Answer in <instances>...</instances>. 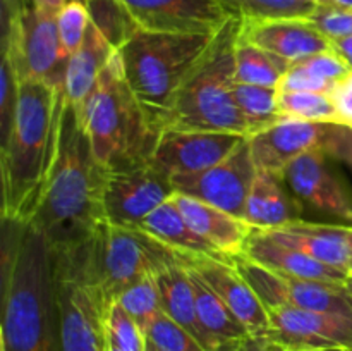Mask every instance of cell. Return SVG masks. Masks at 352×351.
I'll return each instance as SVG.
<instances>
[{
    "label": "cell",
    "mask_w": 352,
    "mask_h": 351,
    "mask_svg": "<svg viewBox=\"0 0 352 351\" xmlns=\"http://www.w3.org/2000/svg\"><path fill=\"white\" fill-rule=\"evenodd\" d=\"M2 222L0 351H60L54 248L28 224Z\"/></svg>",
    "instance_id": "6da1fadb"
},
{
    "label": "cell",
    "mask_w": 352,
    "mask_h": 351,
    "mask_svg": "<svg viewBox=\"0 0 352 351\" xmlns=\"http://www.w3.org/2000/svg\"><path fill=\"white\" fill-rule=\"evenodd\" d=\"M105 179L107 171L93 155L79 107L65 98L62 88L54 167L36 210L24 224L43 234L57 253L71 250L105 222Z\"/></svg>",
    "instance_id": "7a4b0ae2"
},
{
    "label": "cell",
    "mask_w": 352,
    "mask_h": 351,
    "mask_svg": "<svg viewBox=\"0 0 352 351\" xmlns=\"http://www.w3.org/2000/svg\"><path fill=\"white\" fill-rule=\"evenodd\" d=\"M62 85L21 79L12 126L0 141L2 220L24 224L40 203L58 145Z\"/></svg>",
    "instance_id": "3957f363"
},
{
    "label": "cell",
    "mask_w": 352,
    "mask_h": 351,
    "mask_svg": "<svg viewBox=\"0 0 352 351\" xmlns=\"http://www.w3.org/2000/svg\"><path fill=\"white\" fill-rule=\"evenodd\" d=\"M79 112L93 155L105 171L150 160L162 129L131 89L117 52Z\"/></svg>",
    "instance_id": "277c9868"
},
{
    "label": "cell",
    "mask_w": 352,
    "mask_h": 351,
    "mask_svg": "<svg viewBox=\"0 0 352 351\" xmlns=\"http://www.w3.org/2000/svg\"><path fill=\"white\" fill-rule=\"evenodd\" d=\"M243 21L229 17L172 98L164 127L213 131L248 138V124L234 95L236 52ZM162 127V129H164Z\"/></svg>",
    "instance_id": "5b68a950"
},
{
    "label": "cell",
    "mask_w": 352,
    "mask_h": 351,
    "mask_svg": "<svg viewBox=\"0 0 352 351\" xmlns=\"http://www.w3.org/2000/svg\"><path fill=\"white\" fill-rule=\"evenodd\" d=\"M213 38L215 33H160L136 28L117 47L131 89L160 129L175 92Z\"/></svg>",
    "instance_id": "8992f818"
},
{
    "label": "cell",
    "mask_w": 352,
    "mask_h": 351,
    "mask_svg": "<svg viewBox=\"0 0 352 351\" xmlns=\"http://www.w3.org/2000/svg\"><path fill=\"white\" fill-rule=\"evenodd\" d=\"M79 275L95 286L109 303L148 274L174 260V250L141 229L102 222L85 241L65 251H55Z\"/></svg>",
    "instance_id": "52a82bcc"
},
{
    "label": "cell",
    "mask_w": 352,
    "mask_h": 351,
    "mask_svg": "<svg viewBox=\"0 0 352 351\" xmlns=\"http://www.w3.org/2000/svg\"><path fill=\"white\" fill-rule=\"evenodd\" d=\"M2 52L19 79L64 83L67 57L62 52L57 14L40 9L33 0L3 9Z\"/></svg>",
    "instance_id": "ba28073f"
},
{
    "label": "cell",
    "mask_w": 352,
    "mask_h": 351,
    "mask_svg": "<svg viewBox=\"0 0 352 351\" xmlns=\"http://www.w3.org/2000/svg\"><path fill=\"white\" fill-rule=\"evenodd\" d=\"M55 265L60 351H107L105 313L110 303L58 255Z\"/></svg>",
    "instance_id": "9c48e42d"
},
{
    "label": "cell",
    "mask_w": 352,
    "mask_h": 351,
    "mask_svg": "<svg viewBox=\"0 0 352 351\" xmlns=\"http://www.w3.org/2000/svg\"><path fill=\"white\" fill-rule=\"evenodd\" d=\"M232 260L267 308L289 303L299 308L352 317V295L346 282L289 277L246 257Z\"/></svg>",
    "instance_id": "30bf717a"
},
{
    "label": "cell",
    "mask_w": 352,
    "mask_h": 351,
    "mask_svg": "<svg viewBox=\"0 0 352 351\" xmlns=\"http://www.w3.org/2000/svg\"><path fill=\"white\" fill-rule=\"evenodd\" d=\"M167 176L151 164L107 171L103 213L107 222L127 229H141L144 219L174 195Z\"/></svg>",
    "instance_id": "8fae6325"
},
{
    "label": "cell",
    "mask_w": 352,
    "mask_h": 351,
    "mask_svg": "<svg viewBox=\"0 0 352 351\" xmlns=\"http://www.w3.org/2000/svg\"><path fill=\"white\" fill-rule=\"evenodd\" d=\"M268 310L267 337L287 351H352V317L280 303Z\"/></svg>",
    "instance_id": "7c38bea8"
},
{
    "label": "cell",
    "mask_w": 352,
    "mask_h": 351,
    "mask_svg": "<svg viewBox=\"0 0 352 351\" xmlns=\"http://www.w3.org/2000/svg\"><path fill=\"white\" fill-rule=\"evenodd\" d=\"M256 172L246 138L229 157L213 167L196 174L179 176L170 182L175 193L201 200L243 219Z\"/></svg>",
    "instance_id": "4fadbf2b"
},
{
    "label": "cell",
    "mask_w": 352,
    "mask_h": 351,
    "mask_svg": "<svg viewBox=\"0 0 352 351\" xmlns=\"http://www.w3.org/2000/svg\"><path fill=\"white\" fill-rule=\"evenodd\" d=\"M244 140L239 134L164 127L148 164L168 179L196 174L229 157Z\"/></svg>",
    "instance_id": "5bb4252c"
},
{
    "label": "cell",
    "mask_w": 352,
    "mask_h": 351,
    "mask_svg": "<svg viewBox=\"0 0 352 351\" xmlns=\"http://www.w3.org/2000/svg\"><path fill=\"white\" fill-rule=\"evenodd\" d=\"M177 260L201 275L203 281L227 303L234 315L253 336H267L270 317L267 306L254 292L232 258L212 255H191L174 251Z\"/></svg>",
    "instance_id": "9a60e30c"
},
{
    "label": "cell",
    "mask_w": 352,
    "mask_h": 351,
    "mask_svg": "<svg viewBox=\"0 0 352 351\" xmlns=\"http://www.w3.org/2000/svg\"><path fill=\"white\" fill-rule=\"evenodd\" d=\"M138 28L160 33L212 34L229 17L219 0H120Z\"/></svg>",
    "instance_id": "2e32d148"
},
{
    "label": "cell",
    "mask_w": 352,
    "mask_h": 351,
    "mask_svg": "<svg viewBox=\"0 0 352 351\" xmlns=\"http://www.w3.org/2000/svg\"><path fill=\"white\" fill-rule=\"evenodd\" d=\"M329 158L322 148H315L292 160L282 176L299 202L352 224V198L329 167Z\"/></svg>",
    "instance_id": "e0dca14e"
},
{
    "label": "cell",
    "mask_w": 352,
    "mask_h": 351,
    "mask_svg": "<svg viewBox=\"0 0 352 351\" xmlns=\"http://www.w3.org/2000/svg\"><path fill=\"white\" fill-rule=\"evenodd\" d=\"M332 123L280 117L277 123L248 138L258 171L284 174L285 167L299 155L322 148L332 131Z\"/></svg>",
    "instance_id": "ac0fdd59"
},
{
    "label": "cell",
    "mask_w": 352,
    "mask_h": 351,
    "mask_svg": "<svg viewBox=\"0 0 352 351\" xmlns=\"http://www.w3.org/2000/svg\"><path fill=\"white\" fill-rule=\"evenodd\" d=\"M243 21V19H241ZM241 38L289 64L330 50V40L309 19L243 21Z\"/></svg>",
    "instance_id": "d6986e66"
},
{
    "label": "cell",
    "mask_w": 352,
    "mask_h": 351,
    "mask_svg": "<svg viewBox=\"0 0 352 351\" xmlns=\"http://www.w3.org/2000/svg\"><path fill=\"white\" fill-rule=\"evenodd\" d=\"M272 240L305 251L309 257L349 274L352 258V226L292 220L274 229H260Z\"/></svg>",
    "instance_id": "ffe728a7"
},
{
    "label": "cell",
    "mask_w": 352,
    "mask_h": 351,
    "mask_svg": "<svg viewBox=\"0 0 352 351\" xmlns=\"http://www.w3.org/2000/svg\"><path fill=\"white\" fill-rule=\"evenodd\" d=\"M174 202L189 226L220 255L227 258L243 257L254 227L241 217L232 215L215 205L174 193Z\"/></svg>",
    "instance_id": "44dd1931"
},
{
    "label": "cell",
    "mask_w": 352,
    "mask_h": 351,
    "mask_svg": "<svg viewBox=\"0 0 352 351\" xmlns=\"http://www.w3.org/2000/svg\"><path fill=\"white\" fill-rule=\"evenodd\" d=\"M243 257L250 258L254 264H260L277 274L298 279H315V281L346 282L349 274L336 267L323 264L309 257L305 251L282 244L272 240L260 229H254L246 244Z\"/></svg>",
    "instance_id": "7402d4cb"
},
{
    "label": "cell",
    "mask_w": 352,
    "mask_h": 351,
    "mask_svg": "<svg viewBox=\"0 0 352 351\" xmlns=\"http://www.w3.org/2000/svg\"><path fill=\"white\" fill-rule=\"evenodd\" d=\"M301 202L289 189L284 176L258 171L243 219L254 229H274L301 219Z\"/></svg>",
    "instance_id": "603a6c76"
},
{
    "label": "cell",
    "mask_w": 352,
    "mask_h": 351,
    "mask_svg": "<svg viewBox=\"0 0 352 351\" xmlns=\"http://www.w3.org/2000/svg\"><path fill=\"white\" fill-rule=\"evenodd\" d=\"M117 48L98 26L91 21L81 47L69 57L62 88L72 105L81 107L107 65L116 55Z\"/></svg>",
    "instance_id": "cb8c5ba5"
},
{
    "label": "cell",
    "mask_w": 352,
    "mask_h": 351,
    "mask_svg": "<svg viewBox=\"0 0 352 351\" xmlns=\"http://www.w3.org/2000/svg\"><path fill=\"white\" fill-rule=\"evenodd\" d=\"M155 279H157L162 308H164L165 315H168L179 326L189 330L205 346V350L210 351L205 334H203L201 326H199L195 289H192L188 268L175 257L174 260H170L155 272Z\"/></svg>",
    "instance_id": "d4e9b609"
},
{
    "label": "cell",
    "mask_w": 352,
    "mask_h": 351,
    "mask_svg": "<svg viewBox=\"0 0 352 351\" xmlns=\"http://www.w3.org/2000/svg\"><path fill=\"white\" fill-rule=\"evenodd\" d=\"M186 268H188L192 289H195L196 312H198L199 326L205 334L210 351H215L222 344L234 343V341L246 337L250 332L241 323V320L234 315L232 310L227 306V303L203 281L198 272L189 267Z\"/></svg>",
    "instance_id": "484cf974"
},
{
    "label": "cell",
    "mask_w": 352,
    "mask_h": 351,
    "mask_svg": "<svg viewBox=\"0 0 352 351\" xmlns=\"http://www.w3.org/2000/svg\"><path fill=\"white\" fill-rule=\"evenodd\" d=\"M174 196V195H172ZM141 231L150 234L158 243L181 253L191 255H212V257H223L213 246H210L184 219L174 198H168L162 203L155 212L144 219Z\"/></svg>",
    "instance_id": "4316f807"
},
{
    "label": "cell",
    "mask_w": 352,
    "mask_h": 351,
    "mask_svg": "<svg viewBox=\"0 0 352 351\" xmlns=\"http://www.w3.org/2000/svg\"><path fill=\"white\" fill-rule=\"evenodd\" d=\"M234 62H236V83L270 86V88H278L282 76L292 65L284 58L277 57L250 41H244L241 34L236 45V52H234Z\"/></svg>",
    "instance_id": "83f0119b"
},
{
    "label": "cell",
    "mask_w": 352,
    "mask_h": 351,
    "mask_svg": "<svg viewBox=\"0 0 352 351\" xmlns=\"http://www.w3.org/2000/svg\"><path fill=\"white\" fill-rule=\"evenodd\" d=\"M229 16L243 21L308 19L318 0H219Z\"/></svg>",
    "instance_id": "f1b7e54d"
},
{
    "label": "cell",
    "mask_w": 352,
    "mask_h": 351,
    "mask_svg": "<svg viewBox=\"0 0 352 351\" xmlns=\"http://www.w3.org/2000/svg\"><path fill=\"white\" fill-rule=\"evenodd\" d=\"M234 95L248 124V138L272 126L282 117L277 109L278 88L236 83Z\"/></svg>",
    "instance_id": "f546056e"
},
{
    "label": "cell",
    "mask_w": 352,
    "mask_h": 351,
    "mask_svg": "<svg viewBox=\"0 0 352 351\" xmlns=\"http://www.w3.org/2000/svg\"><path fill=\"white\" fill-rule=\"evenodd\" d=\"M277 109L282 117L339 124L332 95L318 92H278Z\"/></svg>",
    "instance_id": "4dcf8cb0"
},
{
    "label": "cell",
    "mask_w": 352,
    "mask_h": 351,
    "mask_svg": "<svg viewBox=\"0 0 352 351\" xmlns=\"http://www.w3.org/2000/svg\"><path fill=\"white\" fill-rule=\"evenodd\" d=\"M134 320L146 330V327L164 312L160 291H158L155 274H148L127 286L116 299Z\"/></svg>",
    "instance_id": "1f68e13d"
},
{
    "label": "cell",
    "mask_w": 352,
    "mask_h": 351,
    "mask_svg": "<svg viewBox=\"0 0 352 351\" xmlns=\"http://www.w3.org/2000/svg\"><path fill=\"white\" fill-rule=\"evenodd\" d=\"M146 344L155 351H206L189 330L164 312L146 327Z\"/></svg>",
    "instance_id": "d6a6232c"
},
{
    "label": "cell",
    "mask_w": 352,
    "mask_h": 351,
    "mask_svg": "<svg viewBox=\"0 0 352 351\" xmlns=\"http://www.w3.org/2000/svg\"><path fill=\"white\" fill-rule=\"evenodd\" d=\"M107 341L122 351H146V334L117 301L105 313Z\"/></svg>",
    "instance_id": "836d02e7"
},
{
    "label": "cell",
    "mask_w": 352,
    "mask_h": 351,
    "mask_svg": "<svg viewBox=\"0 0 352 351\" xmlns=\"http://www.w3.org/2000/svg\"><path fill=\"white\" fill-rule=\"evenodd\" d=\"M91 24V14L88 6L81 0H67L57 12V28L64 55L71 57L85 41L88 28Z\"/></svg>",
    "instance_id": "e575fe53"
},
{
    "label": "cell",
    "mask_w": 352,
    "mask_h": 351,
    "mask_svg": "<svg viewBox=\"0 0 352 351\" xmlns=\"http://www.w3.org/2000/svg\"><path fill=\"white\" fill-rule=\"evenodd\" d=\"M19 81L21 79L12 62L2 55V65H0V141L6 140L10 126H12L17 96H19Z\"/></svg>",
    "instance_id": "d590c367"
},
{
    "label": "cell",
    "mask_w": 352,
    "mask_h": 351,
    "mask_svg": "<svg viewBox=\"0 0 352 351\" xmlns=\"http://www.w3.org/2000/svg\"><path fill=\"white\" fill-rule=\"evenodd\" d=\"M329 40L352 36V9L318 2L316 9L308 17Z\"/></svg>",
    "instance_id": "8d00e7d4"
},
{
    "label": "cell",
    "mask_w": 352,
    "mask_h": 351,
    "mask_svg": "<svg viewBox=\"0 0 352 351\" xmlns=\"http://www.w3.org/2000/svg\"><path fill=\"white\" fill-rule=\"evenodd\" d=\"M322 150L330 158H339L352 169V127L344 126V124H333Z\"/></svg>",
    "instance_id": "74e56055"
},
{
    "label": "cell",
    "mask_w": 352,
    "mask_h": 351,
    "mask_svg": "<svg viewBox=\"0 0 352 351\" xmlns=\"http://www.w3.org/2000/svg\"><path fill=\"white\" fill-rule=\"evenodd\" d=\"M330 95L339 114V124L352 127V72L337 83Z\"/></svg>",
    "instance_id": "f35d334b"
},
{
    "label": "cell",
    "mask_w": 352,
    "mask_h": 351,
    "mask_svg": "<svg viewBox=\"0 0 352 351\" xmlns=\"http://www.w3.org/2000/svg\"><path fill=\"white\" fill-rule=\"evenodd\" d=\"M229 348L230 351H287L268 339L267 336H253V334H248L243 339L229 343Z\"/></svg>",
    "instance_id": "ab89813d"
},
{
    "label": "cell",
    "mask_w": 352,
    "mask_h": 351,
    "mask_svg": "<svg viewBox=\"0 0 352 351\" xmlns=\"http://www.w3.org/2000/svg\"><path fill=\"white\" fill-rule=\"evenodd\" d=\"M330 48L349 65L352 71V36L337 38V40H330Z\"/></svg>",
    "instance_id": "60d3db41"
},
{
    "label": "cell",
    "mask_w": 352,
    "mask_h": 351,
    "mask_svg": "<svg viewBox=\"0 0 352 351\" xmlns=\"http://www.w3.org/2000/svg\"><path fill=\"white\" fill-rule=\"evenodd\" d=\"M67 2V0H33V3L36 7H40V9L47 10V12H52V14H57L58 10L64 7V3Z\"/></svg>",
    "instance_id": "b9f144b4"
},
{
    "label": "cell",
    "mask_w": 352,
    "mask_h": 351,
    "mask_svg": "<svg viewBox=\"0 0 352 351\" xmlns=\"http://www.w3.org/2000/svg\"><path fill=\"white\" fill-rule=\"evenodd\" d=\"M318 2L332 3V6L344 7V9H352V0H318Z\"/></svg>",
    "instance_id": "7bdbcfd3"
},
{
    "label": "cell",
    "mask_w": 352,
    "mask_h": 351,
    "mask_svg": "<svg viewBox=\"0 0 352 351\" xmlns=\"http://www.w3.org/2000/svg\"><path fill=\"white\" fill-rule=\"evenodd\" d=\"M215 351H230V348H229V343H227V344H222V346H219V348H217Z\"/></svg>",
    "instance_id": "ee69618b"
},
{
    "label": "cell",
    "mask_w": 352,
    "mask_h": 351,
    "mask_svg": "<svg viewBox=\"0 0 352 351\" xmlns=\"http://www.w3.org/2000/svg\"><path fill=\"white\" fill-rule=\"evenodd\" d=\"M346 286H347V289H349V291H351V295H352V275H349V277H347V281H346Z\"/></svg>",
    "instance_id": "f6af8a7d"
},
{
    "label": "cell",
    "mask_w": 352,
    "mask_h": 351,
    "mask_svg": "<svg viewBox=\"0 0 352 351\" xmlns=\"http://www.w3.org/2000/svg\"><path fill=\"white\" fill-rule=\"evenodd\" d=\"M107 343H109V341H107ZM107 351H122V350H119V348H116L113 344L109 343V346H107Z\"/></svg>",
    "instance_id": "bcb514c9"
},
{
    "label": "cell",
    "mask_w": 352,
    "mask_h": 351,
    "mask_svg": "<svg viewBox=\"0 0 352 351\" xmlns=\"http://www.w3.org/2000/svg\"><path fill=\"white\" fill-rule=\"evenodd\" d=\"M349 275H352V258H351V267H349Z\"/></svg>",
    "instance_id": "7dc6e473"
},
{
    "label": "cell",
    "mask_w": 352,
    "mask_h": 351,
    "mask_svg": "<svg viewBox=\"0 0 352 351\" xmlns=\"http://www.w3.org/2000/svg\"><path fill=\"white\" fill-rule=\"evenodd\" d=\"M81 2H85V3H89V2H93V0H81Z\"/></svg>",
    "instance_id": "c3c4849f"
},
{
    "label": "cell",
    "mask_w": 352,
    "mask_h": 351,
    "mask_svg": "<svg viewBox=\"0 0 352 351\" xmlns=\"http://www.w3.org/2000/svg\"><path fill=\"white\" fill-rule=\"evenodd\" d=\"M146 351H155V350H151V348L146 344Z\"/></svg>",
    "instance_id": "681fc988"
},
{
    "label": "cell",
    "mask_w": 352,
    "mask_h": 351,
    "mask_svg": "<svg viewBox=\"0 0 352 351\" xmlns=\"http://www.w3.org/2000/svg\"><path fill=\"white\" fill-rule=\"evenodd\" d=\"M322 351H342V350H322Z\"/></svg>",
    "instance_id": "f907efd6"
}]
</instances>
